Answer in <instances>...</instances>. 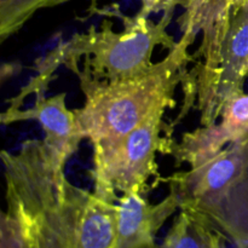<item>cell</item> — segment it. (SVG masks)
Wrapping results in <instances>:
<instances>
[{
	"label": "cell",
	"mask_w": 248,
	"mask_h": 248,
	"mask_svg": "<svg viewBox=\"0 0 248 248\" xmlns=\"http://www.w3.org/2000/svg\"><path fill=\"white\" fill-rule=\"evenodd\" d=\"M5 212L16 219L28 248H113L116 202L74 186L44 140L1 153Z\"/></svg>",
	"instance_id": "6da1fadb"
},
{
	"label": "cell",
	"mask_w": 248,
	"mask_h": 248,
	"mask_svg": "<svg viewBox=\"0 0 248 248\" xmlns=\"http://www.w3.org/2000/svg\"><path fill=\"white\" fill-rule=\"evenodd\" d=\"M196 31L184 29L183 36L155 63L152 69L127 81L108 84L75 69L85 96L81 108L75 109L85 140L91 144L120 138L140 126L157 110L176 106L174 91L186 77V64L194 61L189 47Z\"/></svg>",
	"instance_id": "7a4b0ae2"
},
{
	"label": "cell",
	"mask_w": 248,
	"mask_h": 248,
	"mask_svg": "<svg viewBox=\"0 0 248 248\" xmlns=\"http://www.w3.org/2000/svg\"><path fill=\"white\" fill-rule=\"evenodd\" d=\"M173 12L174 9L165 11L164 17L155 24L140 11L133 17L123 16L125 28L121 31H114L113 24L104 21L99 29L91 27L86 33L77 34L39 60L38 77L31 79L16 99L21 103L33 92L43 96L57 67L63 64L73 69L80 58H85L84 68L80 70L108 84L127 81L145 74L155 64L152 61L155 46L164 45L170 51L176 45L166 31Z\"/></svg>",
	"instance_id": "3957f363"
},
{
	"label": "cell",
	"mask_w": 248,
	"mask_h": 248,
	"mask_svg": "<svg viewBox=\"0 0 248 248\" xmlns=\"http://www.w3.org/2000/svg\"><path fill=\"white\" fill-rule=\"evenodd\" d=\"M165 110H157L140 126L120 138L92 144L94 193L118 201V193H145L150 177L157 173L156 152H164L167 140L161 137Z\"/></svg>",
	"instance_id": "277c9868"
},
{
	"label": "cell",
	"mask_w": 248,
	"mask_h": 248,
	"mask_svg": "<svg viewBox=\"0 0 248 248\" xmlns=\"http://www.w3.org/2000/svg\"><path fill=\"white\" fill-rule=\"evenodd\" d=\"M248 78V2L230 21L222 46L217 68L205 91L196 98L201 113V125L217 123L230 97L244 91Z\"/></svg>",
	"instance_id": "5b68a950"
},
{
	"label": "cell",
	"mask_w": 248,
	"mask_h": 248,
	"mask_svg": "<svg viewBox=\"0 0 248 248\" xmlns=\"http://www.w3.org/2000/svg\"><path fill=\"white\" fill-rule=\"evenodd\" d=\"M248 166V138L232 143L207 161L167 178L179 210H189L224 191Z\"/></svg>",
	"instance_id": "8992f818"
},
{
	"label": "cell",
	"mask_w": 248,
	"mask_h": 248,
	"mask_svg": "<svg viewBox=\"0 0 248 248\" xmlns=\"http://www.w3.org/2000/svg\"><path fill=\"white\" fill-rule=\"evenodd\" d=\"M219 119V123L184 133L179 143H169L166 152L173 155L177 165L195 167L232 143L248 138V93L242 91L230 97Z\"/></svg>",
	"instance_id": "52a82bcc"
},
{
	"label": "cell",
	"mask_w": 248,
	"mask_h": 248,
	"mask_svg": "<svg viewBox=\"0 0 248 248\" xmlns=\"http://www.w3.org/2000/svg\"><path fill=\"white\" fill-rule=\"evenodd\" d=\"M36 120L40 124L45 138L44 144L56 164L64 166L85 140L78 121L75 110L68 109L65 93L52 97L38 96L34 106L26 109L9 108L1 114V123L14 124L17 121Z\"/></svg>",
	"instance_id": "ba28073f"
},
{
	"label": "cell",
	"mask_w": 248,
	"mask_h": 248,
	"mask_svg": "<svg viewBox=\"0 0 248 248\" xmlns=\"http://www.w3.org/2000/svg\"><path fill=\"white\" fill-rule=\"evenodd\" d=\"M179 208L176 194L150 203L138 190L121 194L116 201V235L113 248H153L155 236Z\"/></svg>",
	"instance_id": "9c48e42d"
},
{
	"label": "cell",
	"mask_w": 248,
	"mask_h": 248,
	"mask_svg": "<svg viewBox=\"0 0 248 248\" xmlns=\"http://www.w3.org/2000/svg\"><path fill=\"white\" fill-rule=\"evenodd\" d=\"M186 211L206 220L235 248H248V166L224 191Z\"/></svg>",
	"instance_id": "30bf717a"
},
{
	"label": "cell",
	"mask_w": 248,
	"mask_h": 248,
	"mask_svg": "<svg viewBox=\"0 0 248 248\" xmlns=\"http://www.w3.org/2000/svg\"><path fill=\"white\" fill-rule=\"evenodd\" d=\"M225 239L206 220L189 211L181 210L167 232L162 248H227Z\"/></svg>",
	"instance_id": "8fae6325"
},
{
	"label": "cell",
	"mask_w": 248,
	"mask_h": 248,
	"mask_svg": "<svg viewBox=\"0 0 248 248\" xmlns=\"http://www.w3.org/2000/svg\"><path fill=\"white\" fill-rule=\"evenodd\" d=\"M68 0H10L0 7V40L18 31L36 11L63 4Z\"/></svg>",
	"instance_id": "7c38bea8"
},
{
	"label": "cell",
	"mask_w": 248,
	"mask_h": 248,
	"mask_svg": "<svg viewBox=\"0 0 248 248\" xmlns=\"http://www.w3.org/2000/svg\"><path fill=\"white\" fill-rule=\"evenodd\" d=\"M0 248H28L16 219L5 211L0 222Z\"/></svg>",
	"instance_id": "4fadbf2b"
},
{
	"label": "cell",
	"mask_w": 248,
	"mask_h": 248,
	"mask_svg": "<svg viewBox=\"0 0 248 248\" xmlns=\"http://www.w3.org/2000/svg\"><path fill=\"white\" fill-rule=\"evenodd\" d=\"M9 1H10V0H0V7L5 6V5H6Z\"/></svg>",
	"instance_id": "5bb4252c"
},
{
	"label": "cell",
	"mask_w": 248,
	"mask_h": 248,
	"mask_svg": "<svg viewBox=\"0 0 248 248\" xmlns=\"http://www.w3.org/2000/svg\"><path fill=\"white\" fill-rule=\"evenodd\" d=\"M153 248H162L161 245H156V246H154Z\"/></svg>",
	"instance_id": "9a60e30c"
}]
</instances>
